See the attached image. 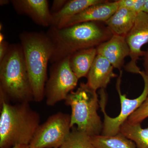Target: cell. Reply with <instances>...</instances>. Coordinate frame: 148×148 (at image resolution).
Instances as JSON below:
<instances>
[{"label": "cell", "instance_id": "obj_8", "mask_svg": "<svg viewBox=\"0 0 148 148\" xmlns=\"http://www.w3.org/2000/svg\"><path fill=\"white\" fill-rule=\"evenodd\" d=\"M71 115L58 112L40 124L30 148H59L71 130Z\"/></svg>", "mask_w": 148, "mask_h": 148}, {"label": "cell", "instance_id": "obj_20", "mask_svg": "<svg viewBox=\"0 0 148 148\" xmlns=\"http://www.w3.org/2000/svg\"><path fill=\"white\" fill-rule=\"evenodd\" d=\"M148 118V95L144 103L128 118L127 121L132 124H141Z\"/></svg>", "mask_w": 148, "mask_h": 148}, {"label": "cell", "instance_id": "obj_23", "mask_svg": "<svg viewBox=\"0 0 148 148\" xmlns=\"http://www.w3.org/2000/svg\"><path fill=\"white\" fill-rule=\"evenodd\" d=\"M10 45L5 40L0 42V62L2 61L8 52Z\"/></svg>", "mask_w": 148, "mask_h": 148}, {"label": "cell", "instance_id": "obj_6", "mask_svg": "<svg viewBox=\"0 0 148 148\" xmlns=\"http://www.w3.org/2000/svg\"><path fill=\"white\" fill-rule=\"evenodd\" d=\"M119 72V76L117 79L116 88L119 95L121 110L117 116L111 117L107 114L106 110L108 99L107 94L104 89H100L99 91L101 98L100 107L103 112L104 118L101 135L104 136H114L118 134L122 125L142 105L148 95V76L146 75L144 71H141L139 74L144 80V89L140 96L133 99L127 98L126 95L122 93L121 84L123 72L122 71Z\"/></svg>", "mask_w": 148, "mask_h": 148}, {"label": "cell", "instance_id": "obj_7", "mask_svg": "<svg viewBox=\"0 0 148 148\" xmlns=\"http://www.w3.org/2000/svg\"><path fill=\"white\" fill-rule=\"evenodd\" d=\"M69 58L51 64L45 88V97L48 106H53L65 101L77 86L79 79L71 69Z\"/></svg>", "mask_w": 148, "mask_h": 148}, {"label": "cell", "instance_id": "obj_25", "mask_svg": "<svg viewBox=\"0 0 148 148\" xmlns=\"http://www.w3.org/2000/svg\"><path fill=\"white\" fill-rule=\"evenodd\" d=\"M12 148H30L29 145H16Z\"/></svg>", "mask_w": 148, "mask_h": 148}, {"label": "cell", "instance_id": "obj_18", "mask_svg": "<svg viewBox=\"0 0 148 148\" xmlns=\"http://www.w3.org/2000/svg\"><path fill=\"white\" fill-rule=\"evenodd\" d=\"M119 132L133 141L137 148H148V128H143L141 124H131L127 120L121 126Z\"/></svg>", "mask_w": 148, "mask_h": 148}, {"label": "cell", "instance_id": "obj_22", "mask_svg": "<svg viewBox=\"0 0 148 148\" xmlns=\"http://www.w3.org/2000/svg\"><path fill=\"white\" fill-rule=\"evenodd\" d=\"M67 0H54L53 1L50 11L51 14L56 13L63 8L67 2Z\"/></svg>", "mask_w": 148, "mask_h": 148}, {"label": "cell", "instance_id": "obj_26", "mask_svg": "<svg viewBox=\"0 0 148 148\" xmlns=\"http://www.w3.org/2000/svg\"><path fill=\"white\" fill-rule=\"evenodd\" d=\"M143 12L148 13V0H145V3L144 5Z\"/></svg>", "mask_w": 148, "mask_h": 148}, {"label": "cell", "instance_id": "obj_14", "mask_svg": "<svg viewBox=\"0 0 148 148\" xmlns=\"http://www.w3.org/2000/svg\"><path fill=\"white\" fill-rule=\"evenodd\" d=\"M104 0H70L61 10L52 14L50 27L62 29L72 17L88 7L102 2Z\"/></svg>", "mask_w": 148, "mask_h": 148}, {"label": "cell", "instance_id": "obj_5", "mask_svg": "<svg viewBox=\"0 0 148 148\" xmlns=\"http://www.w3.org/2000/svg\"><path fill=\"white\" fill-rule=\"evenodd\" d=\"M71 109V126L89 135H101L103 122L98 113L100 100L97 91L82 82L76 90L72 91L65 100Z\"/></svg>", "mask_w": 148, "mask_h": 148}, {"label": "cell", "instance_id": "obj_12", "mask_svg": "<svg viewBox=\"0 0 148 148\" xmlns=\"http://www.w3.org/2000/svg\"><path fill=\"white\" fill-rule=\"evenodd\" d=\"M119 8L117 1H105L88 7L70 19L65 27L75 24L90 22H105L114 14Z\"/></svg>", "mask_w": 148, "mask_h": 148}, {"label": "cell", "instance_id": "obj_24", "mask_svg": "<svg viewBox=\"0 0 148 148\" xmlns=\"http://www.w3.org/2000/svg\"><path fill=\"white\" fill-rule=\"evenodd\" d=\"M143 56L144 60L143 65L145 69L144 71L148 76V48L146 51H145V53Z\"/></svg>", "mask_w": 148, "mask_h": 148}, {"label": "cell", "instance_id": "obj_19", "mask_svg": "<svg viewBox=\"0 0 148 148\" xmlns=\"http://www.w3.org/2000/svg\"><path fill=\"white\" fill-rule=\"evenodd\" d=\"M59 148H95L91 142L90 136L74 126Z\"/></svg>", "mask_w": 148, "mask_h": 148}, {"label": "cell", "instance_id": "obj_17", "mask_svg": "<svg viewBox=\"0 0 148 148\" xmlns=\"http://www.w3.org/2000/svg\"><path fill=\"white\" fill-rule=\"evenodd\" d=\"M90 138L95 148H138L133 141L120 132L114 136L100 135L91 136Z\"/></svg>", "mask_w": 148, "mask_h": 148}, {"label": "cell", "instance_id": "obj_3", "mask_svg": "<svg viewBox=\"0 0 148 148\" xmlns=\"http://www.w3.org/2000/svg\"><path fill=\"white\" fill-rule=\"evenodd\" d=\"M0 148L29 145L40 125V116L29 103L1 104Z\"/></svg>", "mask_w": 148, "mask_h": 148}, {"label": "cell", "instance_id": "obj_11", "mask_svg": "<svg viewBox=\"0 0 148 148\" xmlns=\"http://www.w3.org/2000/svg\"><path fill=\"white\" fill-rule=\"evenodd\" d=\"M97 54L105 57L114 68L122 71L125 59L130 54L125 37L113 35L107 41L96 47Z\"/></svg>", "mask_w": 148, "mask_h": 148}, {"label": "cell", "instance_id": "obj_4", "mask_svg": "<svg viewBox=\"0 0 148 148\" xmlns=\"http://www.w3.org/2000/svg\"><path fill=\"white\" fill-rule=\"evenodd\" d=\"M34 101L41 102L45 98L47 80V69L53 46L46 33L25 32L19 35Z\"/></svg>", "mask_w": 148, "mask_h": 148}, {"label": "cell", "instance_id": "obj_21", "mask_svg": "<svg viewBox=\"0 0 148 148\" xmlns=\"http://www.w3.org/2000/svg\"><path fill=\"white\" fill-rule=\"evenodd\" d=\"M117 1L119 8L139 13L143 12L145 0H118Z\"/></svg>", "mask_w": 148, "mask_h": 148}, {"label": "cell", "instance_id": "obj_16", "mask_svg": "<svg viewBox=\"0 0 148 148\" xmlns=\"http://www.w3.org/2000/svg\"><path fill=\"white\" fill-rule=\"evenodd\" d=\"M97 55L96 47H93L79 51L70 56V67L79 79L87 77Z\"/></svg>", "mask_w": 148, "mask_h": 148}, {"label": "cell", "instance_id": "obj_15", "mask_svg": "<svg viewBox=\"0 0 148 148\" xmlns=\"http://www.w3.org/2000/svg\"><path fill=\"white\" fill-rule=\"evenodd\" d=\"M138 14L127 9L119 8L105 23L113 35L125 37L134 26Z\"/></svg>", "mask_w": 148, "mask_h": 148}, {"label": "cell", "instance_id": "obj_1", "mask_svg": "<svg viewBox=\"0 0 148 148\" xmlns=\"http://www.w3.org/2000/svg\"><path fill=\"white\" fill-rule=\"evenodd\" d=\"M53 46L49 62L53 64L82 49L96 47L113 36L105 22L90 21L56 29L49 27L46 33Z\"/></svg>", "mask_w": 148, "mask_h": 148}, {"label": "cell", "instance_id": "obj_27", "mask_svg": "<svg viewBox=\"0 0 148 148\" xmlns=\"http://www.w3.org/2000/svg\"><path fill=\"white\" fill-rule=\"evenodd\" d=\"M10 2H11L10 1H9V0H1L0 5L1 6L7 5Z\"/></svg>", "mask_w": 148, "mask_h": 148}, {"label": "cell", "instance_id": "obj_10", "mask_svg": "<svg viewBox=\"0 0 148 148\" xmlns=\"http://www.w3.org/2000/svg\"><path fill=\"white\" fill-rule=\"evenodd\" d=\"M14 10L18 14L29 16L39 26L50 27L52 14L47 0H12Z\"/></svg>", "mask_w": 148, "mask_h": 148}, {"label": "cell", "instance_id": "obj_2", "mask_svg": "<svg viewBox=\"0 0 148 148\" xmlns=\"http://www.w3.org/2000/svg\"><path fill=\"white\" fill-rule=\"evenodd\" d=\"M34 95L20 44L10 45L0 62V102L30 103Z\"/></svg>", "mask_w": 148, "mask_h": 148}, {"label": "cell", "instance_id": "obj_13", "mask_svg": "<svg viewBox=\"0 0 148 148\" xmlns=\"http://www.w3.org/2000/svg\"><path fill=\"white\" fill-rule=\"evenodd\" d=\"M113 66L102 56L97 54L87 76L86 84L93 90L106 88L111 79L118 77Z\"/></svg>", "mask_w": 148, "mask_h": 148}, {"label": "cell", "instance_id": "obj_9", "mask_svg": "<svg viewBox=\"0 0 148 148\" xmlns=\"http://www.w3.org/2000/svg\"><path fill=\"white\" fill-rule=\"evenodd\" d=\"M125 39L130 49V61L125 66V70L128 73L139 74L141 71L137 62L145 53L142 47L148 42V13L141 12L138 14L134 26Z\"/></svg>", "mask_w": 148, "mask_h": 148}]
</instances>
